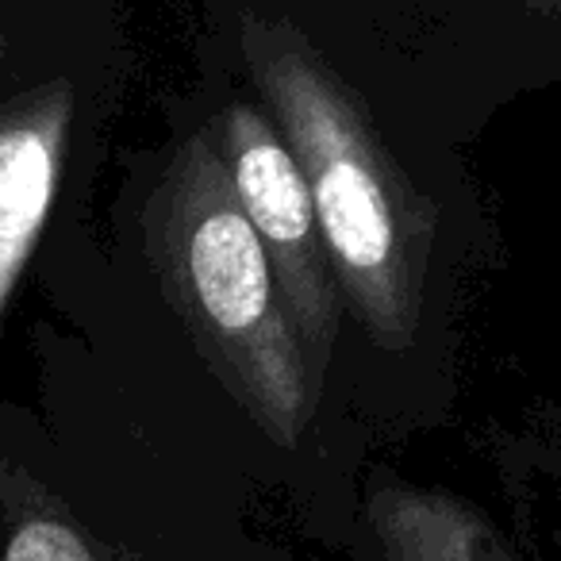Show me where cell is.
<instances>
[{"instance_id": "1", "label": "cell", "mask_w": 561, "mask_h": 561, "mask_svg": "<svg viewBox=\"0 0 561 561\" xmlns=\"http://www.w3.org/2000/svg\"><path fill=\"white\" fill-rule=\"evenodd\" d=\"M147 250L173 316L239 420L273 458H305L323 389L211 127L196 131L165 165L147 204Z\"/></svg>"}, {"instance_id": "2", "label": "cell", "mask_w": 561, "mask_h": 561, "mask_svg": "<svg viewBox=\"0 0 561 561\" xmlns=\"http://www.w3.org/2000/svg\"><path fill=\"white\" fill-rule=\"evenodd\" d=\"M242 55L312 188L346 308L381 351H408L423 316L431 211L385 154L358 96L297 27L247 20Z\"/></svg>"}, {"instance_id": "3", "label": "cell", "mask_w": 561, "mask_h": 561, "mask_svg": "<svg viewBox=\"0 0 561 561\" xmlns=\"http://www.w3.org/2000/svg\"><path fill=\"white\" fill-rule=\"evenodd\" d=\"M219 150H224L234 196L273 265L280 305L289 312L308 369L323 389L346 300L323 247L305 170L277 127L250 104H231L219 116Z\"/></svg>"}, {"instance_id": "4", "label": "cell", "mask_w": 561, "mask_h": 561, "mask_svg": "<svg viewBox=\"0 0 561 561\" xmlns=\"http://www.w3.org/2000/svg\"><path fill=\"white\" fill-rule=\"evenodd\" d=\"M346 561H530L512 535L458 492L377 473L358 492Z\"/></svg>"}, {"instance_id": "5", "label": "cell", "mask_w": 561, "mask_h": 561, "mask_svg": "<svg viewBox=\"0 0 561 561\" xmlns=\"http://www.w3.org/2000/svg\"><path fill=\"white\" fill-rule=\"evenodd\" d=\"M70 119V85H47L0 119V312L55 208Z\"/></svg>"}, {"instance_id": "6", "label": "cell", "mask_w": 561, "mask_h": 561, "mask_svg": "<svg viewBox=\"0 0 561 561\" xmlns=\"http://www.w3.org/2000/svg\"><path fill=\"white\" fill-rule=\"evenodd\" d=\"M0 561H119L78 512L66 481L20 450H0Z\"/></svg>"}, {"instance_id": "7", "label": "cell", "mask_w": 561, "mask_h": 561, "mask_svg": "<svg viewBox=\"0 0 561 561\" xmlns=\"http://www.w3.org/2000/svg\"><path fill=\"white\" fill-rule=\"evenodd\" d=\"M546 546H550L553 558L561 561V500H558V507H553V523H550V535H546Z\"/></svg>"}]
</instances>
